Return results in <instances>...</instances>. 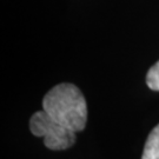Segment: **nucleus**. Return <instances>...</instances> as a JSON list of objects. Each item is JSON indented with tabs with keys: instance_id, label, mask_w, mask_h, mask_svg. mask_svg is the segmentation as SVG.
Instances as JSON below:
<instances>
[{
	"instance_id": "nucleus-1",
	"label": "nucleus",
	"mask_w": 159,
	"mask_h": 159,
	"mask_svg": "<svg viewBox=\"0 0 159 159\" xmlns=\"http://www.w3.org/2000/svg\"><path fill=\"white\" fill-rule=\"evenodd\" d=\"M43 110L75 132L85 129L87 104L81 91L73 84L63 83L52 87L43 99Z\"/></svg>"
},
{
	"instance_id": "nucleus-2",
	"label": "nucleus",
	"mask_w": 159,
	"mask_h": 159,
	"mask_svg": "<svg viewBox=\"0 0 159 159\" xmlns=\"http://www.w3.org/2000/svg\"><path fill=\"white\" fill-rule=\"evenodd\" d=\"M30 130L35 137L44 138V144L53 151L71 148L75 143V131L54 120L46 111H38L30 119Z\"/></svg>"
},
{
	"instance_id": "nucleus-3",
	"label": "nucleus",
	"mask_w": 159,
	"mask_h": 159,
	"mask_svg": "<svg viewBox=\"0 0 159 159\" xmlns=\"http://www.w3.org/2000/svg\"><path fill=\"white\" fill-rule=\"evenodd\" d=\"M142 159H159V124L148 134Z\"/></svg>"
},
{
	"instance_id": "nucleus-4",
	"label": "nucleus",
	"mask_w": 159,
	"mask_h": 159,
	"mask_svg": "<svg viewBox=\"0 0 159 159\" xmlns=\"http://www.w3.org/2000/svg\"><path fill=\"white\" fill-rule=\"evenodd\" d=\"M146 84L151 90L159 91V60L148 70L146 74Z\"/></svg>"
}]
</instances>
